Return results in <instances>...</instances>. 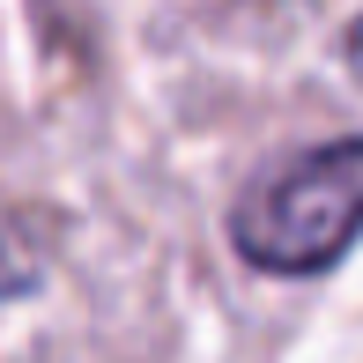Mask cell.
Here are the masks:
<instances>
[{
  "mask_svg": "<svg viewBox=\"0 0 363 363\" xmlns=\"http://www.w3.org/2000/svg\"><path fill=\"white\" fill-rule=\"evenodd\" d=\"M363 230V134L326 141L311 156L259 178L230 216V238L267 274H319L334 267Z\"/></svg>",
  "mask_w": 363,
  "mask_h": 363,
  "instance_id": "6da1fadb",
  "label": "cell"
},
{
  "mask_svg": "<svg viewBox=\"0 0 363 363\" xmlns=\"http://www.w3.org/2000/svg\"><path fill=\"white\" fill-rule=\"evenodd\" d=\"M30 282H38V245H30L15 223H0V304L23 296Z\"/></svg>",
  "mask_w": 363,
  "mask_h": 363,
  "instance_id": "7a4b0ae2",
  "label": "cell"
},
{
  "mask_svg": "<svg viewBox=\"0 0 363 363\" xmlns=\"http://www.w3.org/2000/svg\"><path fill=\"white\" fill-rule=\"evenodd\" d=\"M341 52H349V67H356V82H363V15L349 23V45H341Z\"/></svg>",
  "mask_w": 363,
  "mask_h": 363,
  "instance_id": "3957f363",
  "label": "cell"
}]
</instances>
